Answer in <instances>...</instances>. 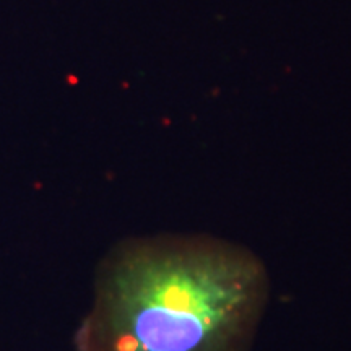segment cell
<instances>
[{"mask_svg": "<svg viewBox=\"0 0 351 351\" xmlns=\"http://www.w3.org/2000/svg\"><path fill=\"white\" fill-rule=\"evenodd\" d=\"M271 293L263 258L205 234L127 238L93 275L75 351H252Z\"/></svg>", "mask_w": 351, "mask_h": 351, "instance_id": "1", "label": "cell"}]
</instances>
